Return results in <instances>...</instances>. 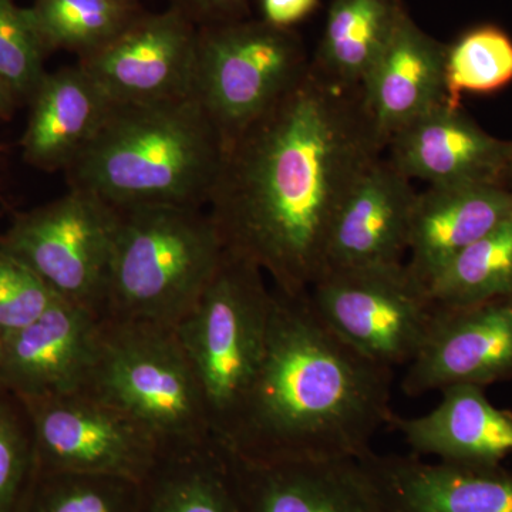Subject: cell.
Here are the masks:
<instances>
[{
    "instance_id": "6da1fadb",
    "label": "cell",
    "mask_w": 512,
    "mask_h": 512,
    "mask_svg": "<svg viewBox=\"0 0 512 512\" xmlns=\"http://www.w3.org/2000/svg\"><path fill=\"white\" fill-rule=\"evenodd\" d=\"M384 148L362 89L309 64L224 150L207 212L225 251L258 266L286 295L308 292L325 268L339 208Z\"/></svg>"
},
{
    "instance_id": "7a4b0ae2",
    "label": "cell",
    "mask_w": 512,
    "mask_h": 512,
    "mask_svg": "<svg viewBox=\"0 0 512 512\" xmlns=\"http://www.w3.org/2000/svg\"><path fill=\"white\" fill-rule=\"evenodd\" d=\"M272 293L264 359L220 446L249 463L365 456L394 414L393 369L330 332L308 292Z\"/></svg>"
},
{
    "instance_id": "3957f363",
    "label": "cell",
    "mask_w": 512,
    "mask_h": 512,
    "mask_svg": "<svg viewBox=\"0 0 512 512\" xmlns=\"http://www.w3.org/2000/svg\"><path fill=\"white\" fill-rule=\"evenodd\" d=\"M224 143L192 96L157 103H111L92 141L67 168L70 190L96 195L117 210H204Z\"/></svg>"
},
{
    "instance_id": "277c9868",
    "label": "cell",
    "mask_w": 512,
    "mask_h": 512,
    "mask_svg": "<svg viewBox=\"0 0 512 512\" xmlns=\"http://www.w3.org/2000/svg\"><path fill=\"white\" fill-rule=\"evenodd\" d=\"M225 254L204 210H119L103 318L175 328L194 309Z\"/></svg>"
},
{
    "instance_id": "5b68a950",
    "label": "cell",
    "mask_w": 512,
    "mask_h": 512,
    "mask_svg": "<svg viewBox=\"0 0 512 512\" xmlns=\"http://www.w3.org/2000/svg\"><path fill=\"white\" fill-rule=\"evenodd\" d=\"M83 390L141 424L164 457L217 443L200 384L174 328L103 318Z\"/></svg>"
},
{
    "instance_id": "8992f818",
    "label": "cell",
    "mask_w": 512,
    "mask_h": 512,
    "mask_svg": "<svg viewBox=\"0 0 512 512\" xmlns=\"http://www.w3.org/2000/svg\"><path fill=\"white\" fill-rule=\"evenodd\" d=\"M272 299L264 272L225 251L200 301L174 328L218 444L227 439L264 359Z\"/></svg>"
},
{
    "instance_id": "52a82bcc",
    "label": "cell",
    "mask_w": 512,
    "mask_h": 512,
    "mask_svg": "<svg viewBox=\"0 0 512 512\" xmlns=\"http://www.w3.org/2000/svg\"><path fill=\"white\" fill-rule=\"evenodd\" d=\"M309 64L293 29L251 16L201 26L191 96L214 123L225 150L299 82Z\"/></svg>"
},
{
    "instance_id": "ba28073f",
    "label": "cell",
    "mask_w": 512,
    "mask_h": 512,
    "mask_svg": "<svg viewBox=\"0 0 512 512\" xmlns=\"http://www.w3.org/2000/svg\"><path fill=\"white\" fill-rule=\"evenodd\" d=\"M309 302L326 328L376 365H409L437 305L407 265L328 269L313 282Z\"/></svg>"
},
{
    "instance_id": "9c48e42d",
    "label": "cell",
    "mask_w": 512,
    "mask_h": 512,
    "mask_svg": "<svg viewBox=\"0 0 512 512\" xmlns=\"http://www.w3.org/2000/svg\"><path fill=\"white\" fill-rule=\"evenodd\" d=\"M119 210L96 195L70 190L63 197L20 214L0 237L60 296L99 312Z\"/></svg>"
},
{
    "instance_id": "30bf717a",
    "label": "cell",
    "mask_w": 512,
    "mask_h": 512,
    "mask_svg": "<svg viewBox=\"0 0 512 512\" xmlns=\"http://www.w3.org/2000/svg\"><path fill=\"white\" fill-rule=\"evenodd\" d=\"M37 473L101 474L146 483L163 451L128 414L89 392L25 402Z\"/></svg>"
},
{
    "instance_id": "8fae6325",
    "label": "cell",
    "mask_w": 512,
    "mask_h": 512,
    "mask_svg": "<svg viewBox=\"0 0 512 512\" xmlns=\"http://www.w3.org/2000/svg\"><path fill=\"white\" fill-rule=\"evenodd\" d=\"M198 26L177 9L144 12L109 45L79 59L113 103L191 96Z\"/></svg>"
},
{
    "instance_id": "7c38bea8",
    "label": "cell",
    "mask_w": 512,
    "mask_h": 512,
    "mask_svg": "<svg viewBox=\"0 0 512 512\" xmlns=\"http://www.w3.org/2000/svg\"><path fill=\"white\" fill-rule=\"evenodd\" d=\"M511 379L512 295H507L470 305H437L426 339L407 365L402 390L419 397L456 384L484 389Z\"/></svg>"
},
{
    "instance_id": "4fadbf2b",
    "label": "cell",
    "mask_w": 512,
    "mask_h": 512,
    "mask_svg": "<svg viewBox=\"0 0 512 512\" xmlns=\"http://www.w3.org/2000/svg\"><path fill=\"white\" fill-rule=\"evenodd\" d=\"M103 316L57 296L39 319L3 339L0 386L23 402L80 392L96 359Z\"/></svg>"
},
{
    "instance_id": "5bb4252c",
    "label": "cell",
    "mask_w": 512,
    "mask_h": 512,
    "mask_svg": "<svg viewBox=\"0 0 512 512\" xmlns=\"http://www.w3.org/2000/svg\"><path fill=\"white\" fill-rule=\"evenodd\" d=\"M387 148L400 173L429 187L512 188V141L491 136L461 107H437L394 134Z\"/></svg>"
},
{
    "instance_id": "9a60e30c",
    "label": "cell",
    "mask_w": 512,
    "mask_h": 512,
    "mask_svg": "<svg viewBox=\"0 0 512 512\" xmlns=\"http://www.w3.org/2000/svg\"><path fill=\"white\" fill-rule=\"evenodd\" d=\"M417 194L412 180L389 158L380 157L359 178L333 220L323 272L402 264Z\"/></svg>"
},
{
    "instance_id": "2e32d148",
    "label": "cell",
    "mask_w": 512,
    "mask_h": 512,
    "mask_svg": "<svg viewBox=\"0 0 512 512\" xmlns=\"http://www.w3.org/2000/svg\"><path fill=\"white\" fill-rule=\"evenodd\" d=\"M357 460L384 512H512V473L503 464L426 463L373 450Z\"/></svg>"
},
{
    "instance_id": "e0dca14e",
    "label": "cell",
    "mask_w": 512,
    "mask_h": 512,
    "mask_svg": "<svg viewBox=\"0 0 512 512\" xmlns=\"http://www.w3.org/2000/svg\"><path fill=\"white\" fill-rule=\"evenodd\" d=\"M229 457L245 512H384L355 458L249 463Z\"/></svg>"
},
{
    "instance_id": "ac0fdd59",
    "label": "cell",
    "mask_w": 512,
    "mask_h": 512,
    "mask_svg": "<svg viewBox=\"0 0 512 512\" xmlns=\"http://www.w3.org/2000/svg\"><path fill=\"white\" fill-rule=\"evenodd\" d=\"M446 50V43L424 32L403 10L362 86L367 110L386 146L402 128L447 104Z\"/></svg>"
},
{
    "instance_id": "d6986e66",
    "label": "cell",
    "mask_w": 512,
    "mask_h": 512,
    "mask_svg": "<svg viewBox=\"0 0 512 512\" xmlns=\"http://www.w3.org/2000/svg\"><path fill=\"white\" fill-rule=\"evenodd\" d=\"M440 403L419 417L393 414L390 424L417 456L443 463L495 466L512 453V413L498 409L483 387L456 384L441 390Z\"/></svg>"
},
{
    "instance_id": "ffe728a7",
    "label": "cell",
    "mask_w": 512,
    "mask_h": 512,
    "mask_svg": "<svg viewBox=\"0 0 512 512\" xmlns=\"http://www.w3.org/2000/svg\"><path fill=\"white\" fill-rule=\"evenodd\" d=\"M512 218V188L429 187L414 204L407 268L429 288L457 254Z\"/></svg>"
},
{
    "instance_id": "44dd1931",
    "label": "cell",
    "mask_w": 512,
    "mask_h": 512,
    "mask_svg": "<svg viewBox=\"0 0 512 512\" xmlns=\"http://www.w3.org/2000/svg\"><path fill=\"white\" fill-rule=\"evenodd\" d=\"M20 146L26 163L42 171H66L106 119L109 97L80 66L46 73L29 101Z\"/></svg>"
},
{
    "instance_id": "7402d4cb",
    "label": "cell",
    "mask_w": 512,
    "mask_h": 512,
    "mask_svg": "<svg viewBox=\"0 0 512 512\" xmlns=\"http://www.w3.org/2000/svg\"><path fill=\"white\" fill-rule=\"evenodd\" d=\"M404 9L402 0H332L312 66L332 82L362 89Z\"/></svg>"
},
{
    "instance_id": "603a6c76",
    "label": "cell",
    "mask_w": 512,
    "mask_h": 512,
    "mask_svg": "<svg viewBox=\"0 0 512 512\" xmlns=\"http://www.w3.org/2000/svg\"><path fill=\"white\" fill-rule=\"evenodd\" d=\"M143 512H245L227 451L214 443L164 457L144 483Z\"/></svg>"
},
{
    "instance_id": "cb8c5ba5",
    "label": "cell",
    "mask_w": 512,
    "mask_h": 512,
    "mask_svg": "<svg viewBox=\"0 0 512 512\" xmlns=\"http://www.w3.org/2000/svg\"><path fill=\"white\" fill-rule=\"evenodd\" d=\"M47 53L93 55L146 12L138 0H35L29 8Z\"/></svg>"
},
{
    "instance_id": "d4e9b609",
    "label": "cell",
    "mask_w": 512,
    "mask_h": 512,
    "mask_svg": "<svg viewBox=\"0 0 512 512\" xmlns=\"http://www.w3.org/2000/svg\"><path fill=\"white\" fill-rule=\"evenodd\" d=\"M441 306L512 295V218L454 256L429 285Z\"/></svg>"
},
{
    "instance_id": "484cf974",
    "label": "cell",
    "mask_w": 512,
    "mask_h": 512,
    "mask_svg": "<svg viewBox=\"0 0 512 512\" xmlns=\"http://www.w3.org/2000/svg\"><path fill=\"white\" fill-rule=\"evenodd\" d=\"M511 83L512 39L500 26H474L447 45L444 84L448 106L461 107L464 94L487 96Z\"/></svg>"
},
{
    "instance_id": "4316f807",
    "label": "cell",
    "mask_w": 512,
    "mask_h": 512,
    "mask_svg": "<svg viewBox=\"0 0 512 512\" xmlns=\"http://www.w3.org/2000/svg\"><path fill=\"white\" fill-rule=\"evenodd\" d=\"M144 484L80 473H37L25 512H143Z\"/></svg>"
},
{
    "instance_id": "83f0119b",
    "label": "cell",
    "mask_w": 512,
    "mask_h": 512,
    "mask_svg": "<svg viewBox=\"0 0 512 512\" xmlns=\"http://www.w3.org/2000/svg\"><path fill=\"white\" fill-rule=\"evenodd\" d=\"M36 477L35 434L28 407L0 386V512H25Z\"/></svg>"
},
{
    "instance_id": "f1b7e54d",
    "label": "cell",
    "mask_w": 512,
    "mask_h": 512,
    "mask_svg": "<svg viewBox=\"0 0 512 512\" xmlns=\"http://www.w3.org/2000/svg\"><path fill=\"white\" fill-rule=\"evenodd\" d=\"M47 55L29 8H20L15 0H0V76L20 103L29 101L46 76Z\"/></svg>"
},
{
    "instance_id": "f546056e",
    "label": "cell",
    "mask_w": 512,
    "mask_h": 512,
    "mask_svg": "<svg viewBox=\"0 0 512 512\" xmlns=\"http://www.w3.org/2000/svg\"><path fill=\"white\" fill-rule=\"evenodd\" d=\"M57 296L28 264L0 245V336L3 339L32 325Z\"/></svg>"
},
{
    "instance_id": "4dcf8cb0",
    "label": "cell",
    "mask_w": 512,
    "mask_h": 512,
    "mask_svg": "<svg viewBox=\"0 0 512 512\" xmlns=\"http://www.w3.org/2000/svg\"><path fill=\"white\" fill-rule=\"evenodd\" d=\"M171 8L187 16L198 28L249 18V0H170Z\"/></svg>"
},
{
    "instance_id": "1f68e13d",
    "label": "cell",
    "mask_w": 512,
    "mask_h": 512,
    "mask_svg": "<svg viewBox=\"0 0 512 512\" xmlns=\"http://www.w3.org/2000/svg\"><path fill=\"white\" fill-rule=\"evenodd\" d=\"M319 6L320 0H262V19L276 28L292 29L311 18Z\"/></svg>"
},
{
    "instance_id": "d6a6232c",
    "label": "cell",
    "mask_w": 512,
    "mask_h": 512,
    "mask_svg": "<svg viewBox=\"0 0 512 512\" xmlns=\"http://www.w3.org/2000/svg\"><path fill=\"white\" fill-rule=\"evenodd\" d=\"M20 103L8 82L0 76V119L9 120Z\"/></svg>"
},
{
    "instance_id": "836d02e7",
    "label": "cell",
    "mask_w": 512,
    "mask_h": 512,
    "mask_svg": "<svg viewBox=\"0 0 512 512\" xmlns=\"http://www.w3.org/2000/svg\"><path fill=\"white\" fill-rule=\"evenodd\" d=\"M3 359V338L0 336V365H2Z\"/></svg>"
},
{
    "instance_id": "e575fe53",
    "label": "cell",
    "mask_w": 512,
    "mask_h": 512,
    "mask_svg": "<svg viewBox=\"0 0 512 512\" xmlns=\"http://www.w3.org/2000/svg\"><path fill=\"white\" fill-rule=\"evenodd\" d=\"M138 2H141V0H138Z\"/></svg>"
}]
</instances>
